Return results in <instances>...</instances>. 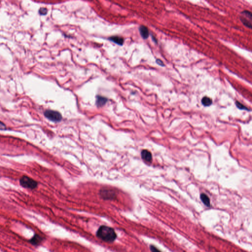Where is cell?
Segmentation results:
<instances>
[{
	"mask_svg": "<svg viewBox=\"0 0 252 252\" xmlns=\"http://www.w3.org/2000/svg\"><path fill=\"white\" fill-rule=\"evenodd\" d=\"M20 184L21 186L27 189H36L38 185L37 182L27 176L24 175L20 179Z\"/></svg>",
	"mask_w": 252,
	"mask_h": 252,
	"instance_id": "cell-2",
	"label": "cell"
},
{
	"mask_svg": "<svg viewBox=\"0 0 252 252\" xmlns=\"http://www.w3.org/2000/svg\"><path fill=\"white\" fill-rule=\"evenodd\" d=\"M100 196L105 200H113L116 197L115 193L112 190L104 189L100 192Z\"/></svg>",
	"mask_w": 252,
	"mask_h": 252,
	"instance_id": "cell-5",
	"label": "cell"
},
{
	"mask_svg": "<svg viewBox=\"0 0 252 252\" xmlns=\"http://www.w3.org/2000/svg\"><path fill=\"white\" fill-rule=\"evenodd\" d=\"M6 125L4 123H2V121H0V130H5L6 129Z\"/></svg>",
	"mask_w": 252,
	"mask_h": 252,
	"instance_id": "cell-16",
	"label": "cell"
},
{
	"mask_svg": "<svg viewBox=\"0 0 252 252\" xmlns=\"http://www.w3.org/2000/svg\"><path fill=\"white\" fill-rule=\"evenodd\" d=\"M236 106L237 107V108L240 109H241V110H249V109L247 107L244 106L243 104H242L241 103H240V102L237 101V102H236Z\"/></svg>",
	"mask_w": 252,
	"mask_h": 252,
	"instance_id": "cell-13",
	"label": "cell"
},
{
	"mask_svg": "<svg viewBox=\"0 0 252 252\" xmlns=\"http://www.w3.org/2000/svg\"><path fill=\"white\" fill-rule=\"evenodd\" d=\"M240 19L245 26L251 29L252 27V15L249 11H244L241 13Z\"/></svg>",
	"mask_w": 252,
	"mask_h": 252,
	"instance_id": "cell-3",
	"label": "cell"
},
{
	"mask_svg": "<svg viewBox=\"0 0 252 252\" xmlns=\"http://www.w3.org/2000/svg\"><path fill=\"white\" fill-rule=\"evenodd\" d=\"M108 99L106 98L100 96H97L96 99V104L98 107H102L105 105Z\"/></svg>",
	"mask_w": 252,
	"mask_h": 252,
	"instance_id": "cell-9",
	"label": "cell"
},
{
	"mask_svg": "<svg viewBox=\"0 0 252 252\" xmlns=\"http://www.w3.org/2000/svg\"><path fill=\"white\" fill-rule=\"evenodd\" d=\"M201 103L204 106H210L212 104V100L208 97H204L201 99Z\"/></svg>",
	"mask_w": 252,
	"mask_h": 252,
	"instance_id": "cell-12",
	"label": "cell"
},
{
	"mask_svg": "<svg viewBox=\"0 0 252 252\" xmlns=\"http://www.w3.org/2000/svg\"><path fill=\"white\" fill-rule=\"evenodd\" d=\"M109 40L120 46H122L124 43V39L122 38L118 37V36L111 37L109 38Z\"/></svg>",
	"mask_w": 252,
	"mask_h": 252,
	"instance_id": "cell-11",
	"label": "cell"
},
{
	"mask_svg": "<svg viewBox=\"0 0 252 252\" xmlns=\"http://www.w3.org/2000/svg\"><path fill=\"white\" fill-rule=\"evenodd\" d=\"M97 236L99 239L108 242L113 241L116 238V234L113 228L105 226H101L99 228Z\"/></svg>",
	"mask_w": 252,
	"mask_h": 252,
	"instance_id": "cell-1",
	"label": "cell"
},
{
	"mask_svg": "<svg viewBox=\"0 0 252 252\" xmlns=\"http://www.w3.org/2000/svg\"><path fill=\"white\" fill-rule=\"evenodd\" d=\"M150 249L151 252H161L160 250H159L157 248L153 245H150Z\"/></svg>",
	"mask_w": 252,
	"mask_h": 252,
	"instance_id": "cell-15",
	"label": "cell"
},
{
	"mask_svg": "<svg viewBox=\"0 0 252 252\" xmlns=\"http://www.w3.org/2000/svg\"><path fill=\"white\" fill-rule=\"evenodd\" d=\"M43 238L38 234H36L33 236L32 238L29 240L30 242L34 246H38L40 245L41 243L43 241Z\"/></svg>",
	"mask_w": 252,
	"mask_h": 252,
	"instance_id": "cell-6",
	"label": "cell"
},
{
	"mask_svg": "<svg viewBox=\"0 0 252 252\" xmlns=\"http://www.w3.org/2000/svg\"><path fill=\"white\" fill-rule=\"evenodd\" d=\"M200 198H201V200L202 202H203V204L205 206H206L207 207H208L210 206V198H209L208 196H207L206 194H203V193L201 194Z\"/></svg>",
	"mask_w": 252,
	"mask_h": 252,
	"instance_id": "cell-10",
	"label": "cell"
},
{
	"mask_svg": "<svg viewBox=\"0 0 252 252\" xmlns=\"http://www.w3.org/2000/svg\"><path fill=\"white\" fill-rule=\"evenodd\" d=\"M44 115L46 118L53 122H59L62 118L61 114L55 110H46L44 112Z\"/></svg>",
	"mask_w": 252,
	"mask_h": 252,
	"instance_id": "cell-4",
	"label": "cell"
},
{
	"mask_svg": "<svg viewBox=\"0 0 252 252\" xmlns=\"http://www.w3.org/2000/svg\"><path fill=\"white\" fill-rule=\"evenodd\" d=\"M141 155V158L144 160L145 161L147 162H150L152 161V154L149 151L147 150H142Z\"/></svg>",
	"mask_w": 252,
	"mask_h": 252,
	"instance_id": "cell-7",
	"label": "cell"
},
{
	"mask_svg": "<svg viewBox=\"0 0 252 252\" xmlns=\"http://www.w3.org/2000/svg\"><path fill=\"white\" fill-rule=\"evenodd\" d=\"M38 13L41 15H45L47 13V10L45 7H41L38 11Z\"/></svg>",
	"mask_w": 252,
	"mask_h": 252,
	"instance_id": "cell-14",
	"label": "cell"
},
{
	"mask_svg": "<svg viewBox=\"0 0 252 252\" xmlns=\"http://www.w3.org/2000/svg\"><path fill=\"white\" fill-rule=\"evenodd\" d=\"M139 30L140 33L142 38L144 40H146L147 38H148L149 36V30L147 27L144 25H142L140 26Z\"/></svg>",
	"mask_w": 252,
	"mask_h": 252,
	"instance_id": "cell-8",
	"label": "cell"
},
{
	"mask_svg": "<svg viewBox=\"0 0 252 252\" xmlns=\"http://www.w3.org/2000/svg\"><path fill=\"white\" fill-rule=\"evenodd\" d=\"M156 62V63L159 66H161V67H165V65L161 60H160V59H157Z\"/></svg>",
	"mask_w": 252,
	"mask_h": 252,
	"instance_id": "cell-17",
	"label": "cell"
}]
</instances>
